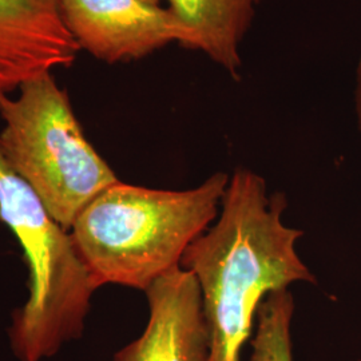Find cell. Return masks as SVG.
I'll return each mask as SVG.
<instances>
[{"label": "cell", "mask_w": 361, "mask_h": 361, "mask_svg": "<svg viewBox=\"0 0 361 361\" xmlns=\"http://www.w3.org/2000/svg\"><path fill=\"white\" fill-rule=\"evenodd\" d=\"M283 193L247 169L233 173L219 219L185 250L180 267L201 289L210 334L209 361H241L264 298L293 283L316 284L297 255L304 233L286 226Z\"/></svg>", "instance_id": "6da1fadb"}, {"label": "cell", "mask_w": 361, "mask_h": 361, "mask_svg": "<svg viewBox=\"0 0 361 361\" xmlns=\"http://www.w3.org/2000/svg\"><path fill=\"white\" fill-rule=\"evenodd\" d=\"M231 176L219 171L190 190L118 182L97 195L71 226L78 255L98 286L146 292L180 268L190 244L219 219Z\"/></svg>", "instance_id": "7a4b0ae2"}, {"label": "cell", "mask_w": 361, "mask_h": 361, "mask_svg": "<svg viewBox=\"0 0 361 361\" xmlns=\"http://www.w3.org/2000/svg\"><path fill=\"white\" fill-rule=\"evenodd\" d=\"M0 221L18 240L30 274V296L13 312L8 331L11 349L19 361H42L82 336L99 286L79 257L71 233L13 171L1 147Z\"/></svg>", "instance_id": "3957f363"}, {"label": "cell", "mask_w": 361, "mask_h": 361, "mask_svg": "<svg viewBox=\"0 0 361 361\" xmlns=\"http://www.w3.org/2000/svg\"><path fill=\"white\" fill-rule=\"evenodd\" d=\"M16 98L0 94V147L13 171L67 231L91 201L119 182L85 137L52 73L26 80Z\"/></svg>", "instance_id": "277c9868"}, {"label": "cell", "mask_w": 361, "mask_h": 361, "mask_svg": "<svg viewBox=\"0 0 361 361\" xmlns=\"http://www.w3.org/2000/svg\"><path fill=\"white\" fill-rule=\"evenodd\" d=\"M66 26L82 49L118 63L143 58L170 43L185 44V30L161 4L145 0H62Z\"/></svg>", "instance_id": "5b68a950"}, {"label": "cell", "mask_w": 361, "mask_h": 361, "mask_svg": "<svg viewBox=\"0 0 361 361\" xmlns=\"http://www.w3.org/2000/svg\"><path fill=\"white\" fill-rule=\"evenodd\" d=\"M149 322L114 361H209L210 334L198 281L176 268L146 289Z\"/></svg>", "instance_id": "8992f818"}, {"label": "cell", "mask_w": 361, "mask_h": 361, "mask_svg": "<svg viewBox=\"0 0 361 361\" xmlns=\"http://www.w3.org/2000/svg\"><path fill=\"white\" fill-rule=\"evenodd\" d=\"M79 51L62 0H0V94L71 67Z\"/></svg>", "instance_id": "52a82bcc"}, {"label": "cell", "mask_w": 361, "mask_h": 361, "mask_svg": "<svg viewBox=\"0 0 361 361\" xmlns=\"http://www.w3.org/2000/svg\"><path fill=\"white\" fill-rule=\"evenodd\" d=\"M185 30V49L202 52L235 80L243 67L241 44L262 0H166Z\"/></svg>", "instance_id": "ba28073f"}, {"label": "cell", "mask_w": 361, "mask_h": 361, "mask_svg": "<svg viewBox=\"0 0 361 361\" xmlns=\"http://www.w3.org/2000/svg\"><path fill=\"white\" fill-rule=\"evenodd\" d=\"M295 302L288 292H274L265 297L257 313V332L252 341L250 361H293L290 322Z\"/></svg>", "instance_id": "9c48e42d"}, {"label": "cell", "mask_w": 361, "mask_h": 361, "mask_svg": "<svg viewBox=\"0 0 361 361\" xmlns=\"http://www.w3.org/2000/svg\"><path fill=\"white\" fill-rule=\"evenodd\" d=\"M355 111L357 118V126L361 131V55L356 66V79H355Z\"/></svg>", "instance_id": "30bf717a"}, {"label": "cell", "mask_w": 361, "mask_h": 361, "mask_svg": "<svg viewBox=\"0 0 361 361\" xmlns=\"http://www.w3.org/2000/svg\"><path fill=\"white\" fill-rule=\"evenodd\" d=\"M145 1L152 3V4H161V1H164V0H145Z\"/></svg>", "instance_id": "8fae6325"}, {"label": "cell", "mask_w": 361, "mask_h": 361, "mask_svg": "<svg viewBox=\"0 0 361 361\" xmlns=\"http://www.w3.org/2000/svg\"><path fill=\"white\" fill-rule=\"evenodd\" d=\"M357 361H361V360H357Z\"/></svg>", "instance_id": "7c38bea8"}]
</instances>
